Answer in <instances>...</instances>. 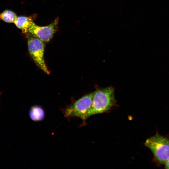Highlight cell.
<instances>
[{
  "mask_svg": "<svg viewBox=\"0 0 169 169\" xmlns=\"http://www.w3.org/2000/svg\"><path fill=\"white\" fill-rule=\"evenodd\" d=\"M114 89L109 87L93 92L91 107L86 115V120L90 116L109 111L116 103Z\"/></svg>",
  "mask_w": 169,
  "mask_h": 169,
  "instance_id": "cell-1",
  "label": "cell"
},
{
  "mask_svg": "<svg viewBox=\"0 0 169 169\" xmlns=\"http://www.w3.org/2000/svg\"><path fill=\"white\" fill-rule=\"evenodd\" d=\"M144 144L160 164H165L169 159V139L157 133L146 140Z\"/></svg>",
  "mask_w": 169,
  "mask_h": 169,
  "instance_id": "cell-2",
  "label": "cell"
},
{
  "mask_svg": "<svg viewBox=\"0 0 169 169\" xmlns=\"http://www.w3.org/2000/svg\"><path fill=\"white\" fill-rule=\"evenodd\" d=\"M93 94V92L86 95L66 107L62 110L64 116L68 118L78 117L83 121L85 120L91 105Z\"/></svg>",
  "mask_w": 169,
  "mask_h": 169,
  "instance_id": "cell-3",
  "label": "cell"
},
{
  "mask_svg": "<svg viewBox=\"0 0 169 169\" xmlns=\"http://www.w3.org/2000/svg\"><path fill=\"white\" fill-rule=\"evenodd\" d=\"M29 52L34 62L44 72L49 74L44 58V44L42 40L32 34L26 33Z\"/></svg>",
  "mask_w": 169,
  "mask_h": 169,
  "instance_id": "cell-4",
  "label": "cell"
},
{
  "mask_svg": "<svg viewBox=\"0 0 169 169\" xmlns=\"http://www.w3.org/2000/svg\"><path fill=\"white\" fill-rule=\"evenodd\" d=\"M58 19H56L50 24L40 26L33 23L29 28L28 33L45 42L49 41L57 29Z\"/></svg>",
  "mask_w": 169,
  "mask_h": 169,
  "instance_id": "cell-5",
  "label": "cell"
},
{
  "mask_svg": "<svg viewBox=\"0 0 169 169\" xmlns=\"http://www.w3.org/2000/svg\"><path fill=\"white\" fill-rule=\"evenodd\" d=\"M14 23L17 28L21 30L24 33H26L34 22L31 17L20 16L17 17Z\"/></svg>",
  "mask_w": 169,
  "mask_h": 169,
  "instance_id": "cell-6",
  "label": "cell"
},
{
  "mask_svg": "<svg viewBox=\"0 0 169 169\" xmlns=\"http://www.w3.org/2000/svg\"><path fill=\"white\" fill-rule=\"evenodd\" d=\"M29 114L31 119L35 121H41L44 117V112L40 107L37 106L32 107Z\"/></svg>",
  "mask_w": 169,
  "mask_h": 169,
  "instance_id": "cell-7",
  "label": "cell"
},
{
  "mask_svg": "<svg viewBox=\"0 0 169 169\" xmlns=\"http://www.w3.org/2000/svg\"><path fill=\"white\" fill-rule=\"evenodd\" d=\"M17 18L16 14L10 10H5L0 14V19L8 23L14 22Z\"/></svg>",
  "mask_w": 169,
  "mask_h": 169,
  "instance_id": "cell-8",
  "label": "cell"
},
{
  "mask_svg": "<svg viewBox=\"0 0 169 169\" xmlns=\"http://www.w3.org/2000/svg\"><path fill=\"white\" fill-rule=\"evenodd\" d=\"M165 168L166 169H169V159L165 164Z\"/></svg>",
  "mask_w": 169,
  "mask_h": 169,
  "instance_id": "cell-9",
  "label": "cell"
},
{
  "mask_svg": "<svg viewBox=\"0 0 169 169\" xmlns=\"http://www.w3.org/2000/svg\"><path fill=\"white\" fill-rule=\"evenodd\" d=\"M2 94V92H0V96H1Z\"/></svg>",
  "mask_w": 169,
  "mask_h": 169,
  "instance_id": "cell-10",
  "label": "cell"
}]
</instances>
